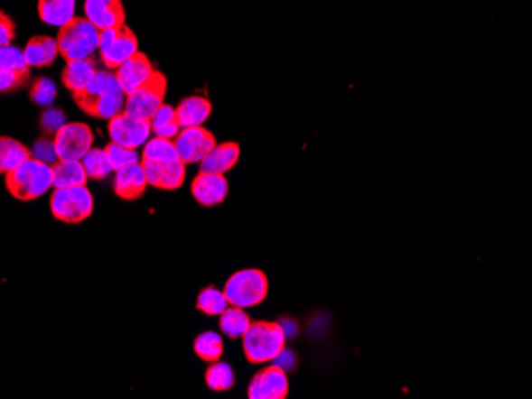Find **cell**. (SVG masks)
Wrapping results in <instances>:
<instances>
[{
    "label": "cell",
    "mask_w": 532,
    "mask_h": 399,
    "mask_svg": "<svg viewBox=\"0 0 532 399\" xmlns=\"http://www.w3.org/2000/svg\"><path fill=\"white\" fill-rule=\"evenodd\" d=\"M77 106L89 116L110 120L125 110L126 93L123 91L115 74L98 70L93 80L80 93L74 94Z\"/></svg>",
    "instance_id": "obj_1"
},
{
    "label": "cell",
    "mask_w": 532,
    "mask_h": 399,
    "mask_svg": "<svg viewBox=\"0 0 532 399\" xmlns=\"http://www.w3.org/2000/svg\"><path fill=\"white\" fill-rule=\"evenodd\" d=\"M53 166L33 156L5 175L8 191L20 200H39L53 188Z\"/></svg>",
    "instance_id": "obj_2"
},
{
    "label": "cell",
    "mask_w": 532,
    "mask_h": 399,
    "mask_svg": "<svg viewBox=\"0 0 532 399\" xmlns=\"http://www.w3.org/2000/svg\"><path fill=\"white\" fill-rule=\"evenodd\" d=\"M285 347V333L276 321H252L243 336V350L252 365L270 363L279 358Z\"/></svg>",
    "instance_id": "obj_3"
},
{
    "label": "cell",
    "mask_w": 532,
    "mask_h": 399,
    "mask_svg": "<svg viewBox=\"0 0 532 399\" xmlns=\"http://www.w3.org/2000/svg\"><path fill=\"white\" fill-rule=\"evenodd\" d=\"M99 37L101 31L85 16H75L69 24L60 29L56 42L60 54L69 62L93 58V54L99 50Z\"/></svg>",
    "instance_id": "obj_4"
},
{
    "label": "cell",
    "mask_w": 532,
    "mask_h": 399,
    "mask_svg": "<svg viewBox=\"0 0 532 399\" xmlns=\"http://www.w3.org/2000/svg\"><path fill=\"white\" fill-rule=\"evenodd\" d=\"M270 292V283L266 274L260 269H241L238 273L229 275L225 283L223 294L229 301V306L256 307L266 300Z\"/></svg>",
    "instance_id": "obj_5"
},
{
    "label": "cell",
    "mask_w": 532,
    "mask_h": 399,
    "mask_svg": "<svg viewBox=\"0 0 532 399\" xmlns=\"http://www.w3.org/2000/svg\"><path fill=\"white\" fill-rule=\"evenodd\" d=\"M95 209L93 194L87 185L72 188H54L50 198V210L56 220L69 225L81 223L91 217Z\"/></svg>",
    "instance_id": "obj_6"
},
{
    "label": "cell",
    "mask_w": 532,
    "mask_h": 399,
    "mask_svg": "<svg viewBox=\"0 0 532 399\" xmlns=\"http://www.w3.org/2000/svg\"><path fill=\"white\" fill-rule=\"evenodd\" d=\"M166 91L168 79L162 72L154 70L152 77L142 87L135 89L133 93L126 94L125 112L142 120H150L152 115L164 104Z\"/></svg>",
    "instance_id": "obj_7"
},
{
    "label": "cell",
    "mask_w": 532,
    "mask_h": 399,
    "mask_svg": "<svg viewBox=\"0 0 532 399\" xmlns=\"http://www.w3.org/2000/svg\"><path fill=\"white\" fill-rule=\"evenodd\" d=\"M99 54L102 62L107 69H117L125 60L139 51V41L131 27H112L107 31H101L99 37Z\"/></svg>",
    "instance_id": "obj_8"
},
{
    "label": "cell",
    "mask_w": 532,
    "mask_h": 399,
    "mask_svg": "<svg viewBox=\"0 0 532 399\" xmlns=\"http://www.w3.org/2000/svg\"><path fill=\"white\" fill-rule=\"evenodd\" d=\"M54 150L58 161H81L93 148V129L85 123H66L53 134Z\"/></svg>",
    "instance_id": "obj_9"
},
{
    "label": "cell",
    "mask_w": 532,
    "mask_h": 399,
    "mask_svg": "<svg viewBox=\"0 0 532 399\" xmlns=\"http://www.w3.org/2000/svg\"><path fill=\"white\" fill-rule=\"evenodd\" d=\"M177 154L183 164H200L217 145V139L204 126L182 127L174 139Z\"/></svg>",
    "instance_id": "obj_10"
},
{
    "label": "cell",
    "mask_w": 532,
    "mask_h": 399,
    "mask_svg": "<svg viewBox=\"0 0 532 399\" xmlns=\"http://www.w3.org/2000/svg\"><path fill=\"white\" fill-rule=\"evenodd\" d=\"M108 135L114 144L128 148H141L150 139L152 126L149 120H142L137 116L126 114L115 115L108 120Z\"/></svg>",
    "instance_id": "obj_11"
},
{
    "label": "cell",
    "mask_w": 532,
    "mask_h": 399,
    "mask_svg": "<svg viewBox=\"0 0 532 399\" xmlns=\"http://www.w3.org/2000/svg\"><path fill=\"white\" fill-rule=\"evenodd\" d=\"M289 394V379L281 367H268L258 371L250 380V399H285Z\"/></svg>",
    "instance_id": "obj_12"
},
{
    "label": "cell",
    "mask_w": 532,
    "mask_h": 399,
    "mask_svg": "<svg viewBox=\"0 0 532 399\" xmlns=\"http://www.w3.org/2000/svg\"><path fill=\"white\" fill-rule=\"evenodd\" d=\"M141 164L150 187L158 188L163 191H174L182 187L185 181L187 164H183L181 160L174 162L141 160Z\"/></svg>",
    "instance_id": "obj_13"
},
{
    "label": "cell",
    "mask_w": 532,
    "mask_h": 399,
    "mask_svg": "<svg viewBox=\"0 0 532 399\" xmlns=\"http://www.w3.org/2000/svg\"><path fill=\"white\" fill-rule=\"evenodd\" d=\"M83 12L85 18L99 31L126 24V12L122 0H85Z\"/></svg>",
    "instance_id": "obj_14"
},
{
    "label": "cell",
    "mask_w": 532,
    "mask_h": 399,
    "mask_svg": "<svg viewBox=\"0 0 532 399\" xmlns=\"http://www.w3.org/2000/svg\"><path fill=\"white\" fill-rule=\"evenodd\" d=\"M229 180L222 173L200 172L191 181V196L198 204L214 207L222 204L229 196Z\"/></svg>",
    "instance_id": "obj_15"
},
{
    "label": "cell",
    "mask_w": 532,
    "mask_h": 399,
    "mask_svg": "<svg viewBox=\"0 0 532 399\" xmlns=\"http://www.w3.org/2000/svg\"><path fill=\"white\" fill-rule=\"evenodd\" d=\"M154 70L155 69H154V64L149 60V56L142 53V51H137L129 60H125L122 66L115 69V77L120 83L123 91L129 94L149 80L152 74H154Z\"/></svg>",
    "instance_id": "obj_16"
},
{
    "label": "cell",
    "mask_w": 532,
    "mask_h": 399,
    "mask_svg": "<svg viewBox=\"0 0 532 399\" xmlns=\"http://www.w3.org/2000/svg\"><path fill=\"white\" fill-rule=\"evenodd\" d=\"M147 187L149 183L141 162L115 171L114 191L118 198L125 200H139Z\"/></svg>",
    "instance_id": "obj_17"
},
{
    "label": "cell",
    "mask_w": 532,
    "mask_h": 399,
    "mask_svg": "<svg viewBox=\"0 0 532 399\" xmlns=\"http://www.w3.org/2000/svg\"><path fill=\"white\" fill-rule=\"evenodd\" d=\"M241 156V147L236 142H223L206 154L200 162V172L225 173L229 172L238 164Z\"/></svg>",
    "instance_id": "obj_18"
},
{
    "label": "cell",
    "mask_w": 532,
    "mask_h": 399,
    "mask_svg": "<svg viewBox=\"0 0 532 399\" xmlns=\"http://www.w3.org/2000/svg\"><path fill=\"white\" fill-rule=\"evenodd\" d=\"M175 114L181 127L204 126L212 114V104L202 96H189L175 107Z\"/></svg>",
    "instance_id": "obj_19"
},
{
    "label": "cell",
    "mask_w": 532,
    "mask_h": 399,
    "mask_svg": "<svg viewBox=\"0 0 532 399\" xmlns=\"http://www.w3.org/2000/svg\"><path fill=\"white\" fill-rule=\"evenodd\" d=\"M23 53H24L27 66L42 69L53 64L56 58L60 56V50H58L56 39L48 35H39L27 42Z\"/></svg>",
    "instance_id": "obj_20"
},
{
    "label": "cell",
    "mask_w": 532,
    "mask_h": 399,
    "mask_svg": "<svg viewBox=\"0 0 532 399\" xmlns=\"http://www.w3.org/2000/svg\"><path fill=\"white\" fill-rule=\"evenodd\" d=\"M98 69L93 58L88 60H69L62 70V83L70 93H80L93 80Z\"/></svg>",
    "instance_id": "obj_21"
},
{
    "label": "cell",
    "mask_w": 532,
    "mask_h": 399,
    "mask_svg": "<svg viewBox=\"0 0 532 399\" xmlns=\"http://www.w3.org/2000/svg\"><path fill=\"white\" fill-rule=\"evenodd\" d=\"M75 0H39L37 10L41 20L48 26L61 27L75 18Z\"/></svg>",
    "instance_id": "obj_22"
},
{
    "label": "cell",
    "mask_w": 532,
    "mask_h": 399,
    "mask_svg": "<svg viewBox=\"0 0 532 399\" xmlns=\"http://www.w3.org/2000/svg\"><path fill=\"white\" fill-rule=\"evenodd\" d=\"M53 188L87 185L88 177L80 161H58L53 164Z\"/></svg>",
    "instance_id": "obj_23"
},
{
    "label": "cell",
    "mask_w": 532,
    "mask_h": 399,
    "mask_svg": "<svg viewBox=\"0 0 532 399\" xmlns=\"http://www.w3.org/2000/svg\"><path fill=\"white\" fill-rule=\"evenodd\" d=\"M31 158V150L20 140L0 137V173L12 172L14 169Z\"/></svg>",
    "instance_id": "obj_24"
},
{
    "label": "cell",
    "mask_w": 532,
    "mask_h": 399,
    "mask_svg": "<svg viewBox=\"0 0 532 399\" xmlns=\"http://www.w3.org/2000/svg\"><path fill=\"white\" fill-rule=\"evenodd\" d=\"M149 121L152 133H155L156 137H163V139L174 140L182 129L177 120L175 107L169 104H163L155 114L152 115Z\"/></svg>",
    "instance_id": "obj_25"
},
{
    "label": "cell",
    "mask_w": 532,
    "mask_h": 399,
    "mask_svg": "<svg viewBox=\"0 0 532 399\" xmlns=\"http://www.w3.org/2000/svg\"><path fill=\"white\" fill-rule=\"evenodd\" d=\"M250 323L252 320L241 307L229 306L220 315V329L231 339L243 338L244 333L249 329Z\"/></svg>",
    "instance_id": "obj_26"
},
{
    "label": "cell",
    "mask_w": 532,
    "mask_h": 399,
    "mask_svg": "<svg viewBox=\"0 0 532 399\" xmlns=\"http://www.w3.org/2000/svg\"><path fill=\"white\" fill-rule=\"evenodd\" d=\"M141 160L160 161V162H174L179 161L174 140L154 137L145 142L142 150Z\"/></svg>",
    "instance_id": "obj_27"
},
{
    "label": "cell",
    "mask_w": 532,
    "mask_h": 399,
    "mask_svg": "<svg viewBox=\"0 0 532 399\" xmlns=\"http://www.w3.org/2000/svg\"><path fill=\"white\" fill-rule=\"evenodd\" d=\"M193 350L196 355L208 363H214L222 358L223 353V340L220 334L214 333V331H206L201 333L195 339L193 344Z\"/></svg>",
    "instance_id": "obj_28"
},
{
    "label": "cell",
    "mask_w": 532,
    "mask_h": 399,
    "mask_svg": "<svg viewBox=\"0 0 532 399\" xmlns=\"http://www.w3.org/2000/svg\"><path fill=\"white\" fill-rule=\"evenodd\" d=\"M206 385L210 386L214 392H227L229 388L235 386V373L233 367L229 363L222 361H214L204 376Z\"/></svg>",
    "instance_id": "obj_29"
},
{
    "label": "cell",
    "mask_w": 532,
    "mask_h": 399,
    "mask_svg": "<svg viewBox=\"0 0 532 399\" xmlns=\"http://www.w3.org/2000/svg\"><path fill=\"white\" fill-rule=\"evenodd\" d=\"M81 166L87 172L88 180H102L108 177L112 172V166L108 162L106 150L102 148H91L83 158H81Z\"/></svg>",
    "instance_id": "obj_30"
},
{
    "label": "cell",
    "mask_w": 532,
    "mask_h": 399,
    "mask_svg": "<svg viewBox=\"0 0 532 399\" xmlns=\"http://www.w3.org/2000/svg\"><path fill=\"white\" fill-rule=\"evenodd\" d=\"M229 306L225 294L220 290H217L216 286H208L201 290L196 301V309L210 317H217V315L220 317Z\"/></svg>",
    "instance_id": "obj_31"
},
{
    "label": "cell",
    "mask_w": 532,
    "mask_h": 399,
    "mask_svg": "<svg viewBox=\"0 0 532 399\" xmlns=\"http://www.w3.org/2000/svg\"><path fill=\"white\" fill-rule=\"evenodd\" d=\"M104 150L107 154L112 171H118L122 167L141 162V154L137 153V150H135V148L123 147V145L110 142Z\"/></svg>",
    "instance_id": "obj_32"
},
{
    "label": "cell",
    "mask_w": 532,
    "mask_h": 399,
    "mask_svg": "<svg viewBox=\"0 0 532 399\" xmlns=\"http://www.w3.org/2000/svg\"><path fill=\"white\" fill-rule=\"evenodd\" d=\"M56 96H58L56 83L47 79V77L37 79L33 88H31V99L34 100V104H37V106L51 107Z\"/></svg>",
    "instance_id": "obj_33"
},
{
    "label": "cell",
    "mask_w": 532,
    "mask_h": 399,
    "mask_svg": "<svg viewBox=\"0 0 532 399\" xmlns=\"http://www.w3.org/2000/svg\"><path fill=\"white\" fill-rule=\"evenodd\" d=\"M7 70H29L23 50L14 45L0 47V72Z\"/></svg>",
    "instance_id": "obj_34"
},
{
    "label": "cell",
    "mask_w": 532,
    "mask_h": 399,
    "mask_svg": "<svg viewBox=\"0 0 532 399\" xmlns=\"http://www.w3.org/2000/svg\"><path fill=\"white\" fill-rule=\"evenodd\" d=\"M31 156L35 160L42 161L45 164L53 166L58 162V154L54 150L53 139H41L37 140L34 144V147L31 148Z\"/></svg>",
    "instance_id": "obj_35"
},
{
    "label": "cell",
    "mask_w": 532,
    "mask_h": 399,
    "mask_svg": "<svg viewBox=\"0 0 532 399\" xmlns=\"http://www.w3.org/2000/svg\"><path fill=\"white\" fill-rule=\"evenodd\" d=\"M29 70H7L0 72V93L14 91L26 83Z\"/></svg>",
    "instance_id": "obj_36"
},
{
    "label": "cell",
    "mask_w": 532,
    "mask_h": 399,
    "mask_svg": "<svg viewBox=\"0 0 532 399\" xmlns=\"http://www.w3.org/2000/svg\"><path fill=\"white\" fill-rule=\"evenodd\" d=\"M41 125L48 134H56L66 125V115L60 108L50 107L42 115Z\"/></svg>",
    "instance_id": "obj_37"
},
{
    "label": "cell",
    "mask_w": 532,
    "mask_h": 399,
    "mask_svg": "<svg viewBox=\"0 0 532 399\" xmlns=\"http://www.w3.org/2000/svg\"><path fill=\"white\" fill-rule=\"evenodd\" d=\"M14 23L8 14L0 12V47L12 45L14 41Z\"/></svg>",
    "instance_id": "obj_38"
}]
</instances>
